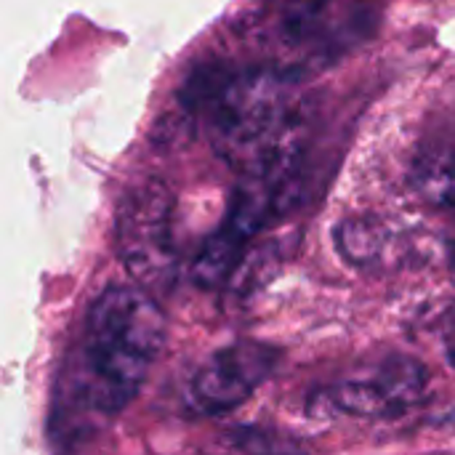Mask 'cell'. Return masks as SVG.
<instances>
[{"label":"cell","instance_id":"obj_1","mask_svg":"<svg viewBox=\"0 0 455 455\" xmlns=\"http://www.w3.org/2000/svg\"><path fill=\"white\" fill-rule=\"evenodd\" d=\"M165 344V315L149 291L117 285L104 291L88 309L80 349L67 368L64 429L69 421L101 424L117 416L144 387Z\"/></svg>","mask_w":455,"mask_h":455},{"label":"cell","instance_id":"obj_2","mask_svg":"<svg viewBox=\"0 0 455 455\" xmlns=\"http://www.w3.org/2000/svg\"><path fill=\"white\" fill-rule=\"evenodd\" d=\"M288 85L275 69L205 67L189 77L187 107L205 123L216 149L245 173L293 149L283 136Z\"/></svg>","mask_w":455,"mask_h":455},{"label":"cell","instance_id":"obj_3","mask_svg":"<svg viewBox=\"0 0 455 455\" xmlns=\"http://www.w3.org/2000/svg\"><path fill=\"white\" fill-rule=\"evenodd\" d=\"M117 253L139 288L160 293L176 283L173 197L163 184L149 181L125 195L117 213Z\"/></svg>","mask_w":455,"mask_h":455},{"label":"cell","instance_id":"obj_4","mask_svg":"<svg viewBox=\"0 0 455 455\" xmlns=\"http://www.w3.org/2000/svg\"><path fill=\"white\" fill-rule=\"evenodd\" d=\"M429 387L427 368L413 357H387L379 365L328 387L317 400L344 416L387 419L400 416L424 400Z\"/></svg>","mask_w":455,"mask_h":455},{"label":"cell","instance_id":"obj_5","mask_svg":"<svg viewBox=\"0 0 455 455\" xmlns=\"http://www.w3.org/2000/svg\"><path fill=\"white\" fill-rule=\"evenodd\" d=\"M277 352L256 341H237L213 352L195 373L189 395L197 411L221 416L240 408L275 371Z\"/></svg>","mask_w":455,"mask_h":455},{"label":"cell","instance_id":"obj_6","mask_svg":"<svg viewBox=\"0 0 455 455\" xmlns=\"http://www.w3.org/2000/svg\"><path fill=\"white\" fill-rule=\"evenodd\" d=\"M275 19L283 40L307 51H341L363 37L368 21L355 0H283Z\"/></svg>","mask_w":455,"mask_h":455},{"label":"cell","instance_id":"obj_7","mask_svg":"<svg viewBox=\"0 0 455 455\" xmlns=\"http://www.w3.org/2000/svg\"><path fill=\"white\" fill-rule=\"evenodd\" d=\"M413 184L432 205L455 213V144L427 149L416 160Z\"/></svg>","mask_w":455,"mask_h":455},{"label":"cell","instance_id":"obj_8","mask_svg":"<svg viewBox=\"0 0 455 455\" xmlns=\"http://www.w3.org/2000/svg\"><path fill=\"white\" fill-rule=\"evenodd\" d=\"M339 248L355 264H371L384 251V229L371 221H347L339 229Z\"/></svg>","mask_w":455,"mask_h":455},{"label":"cell","instance_id":"obj_9","mask_svg":"<svg viewBox=\"0 0 455 455\" xmlns=\"http://www.w3.org/2000/svg\"><path fill=\"white\" fill-rule=\"evenodd\" d=\"M451 363H453V365H455V341H453V344H451Z\"/></svg>","mask_w":455,"mask_h":455}]
</instances>
